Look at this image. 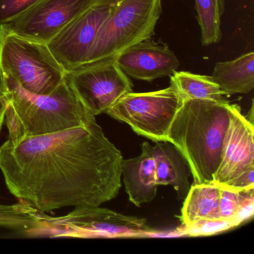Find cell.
I'll list each match as a JSON object with an SVG mask.
<instances>
[{
  "mask_svg": "<svg viewBox=\"0 0 254 254\" xmlns=\"http://www.w3.org/2000/svg\"><path fill=\"white\" fill-rule=\"evenodd\" d=\"M123 161L96 119L0 146V170L10 192L44 212L101 206L115 198Z\"/></svg>",
  "mask_w": 254,
  "mask_h": 254,
  "instance_id": "1",
  "label": "cell"
},
{
  "mask_svg": "<svg viewBox=\"0 0 254 254\" xmlns=\"http://www.w3.org/2000/svg\"><path fill=\"white\" fill-rule=\"evenodd\" d=\"M0 87L8 100L4 122L8 130L7 141L11 143L81 127L96 119L84 106L66 77L50 94L31 93L5 73H0Z\"/></svg>",
  "mask_w": 254,
  "mask_h": 254,
  "instance_id": "2",
  "label": "cell"
},
{
  "mask_svg": "<svg viewBox=\"0 0 254 254\" xmlns=\"http://www.w3.org/2000/svg\"><path fill=\"white\" fill-rule=\"evenodd\" d=\"M228 101L183 100L169 127L167 141L188 163L193 184H211L221 158L230 119Z\"/></svg>",
  "mask_w": 254,
  "mask_h": 254,
  "instance_id": "3",
  "label": "cell"
},
{
  "mask_svg": "<svg viewBox=\"0 0 254 254\" xmlns=\"http://www.w3.org/2000/svg\"><path fill=\"white\" fill-rule=\"evenodd\" d=\"M0 73L12 76L23 88L36 94L54 92L66 71L47 44L16 35L0 25Z\"/></svg>",
  "mask_w": 254,
  "mask_h": 254,
  "instance_id": "4",
  "label": "cell"
},
{
  "mask_svg": "<svg viewBox=\"0 0 254 254\" xmlns=\"http://www.w3.org/2000/svg\"><path fill=\"white\" fill-rule=\"evenodd\" d=\"M161 14L162 0H120L83 65L114 61L129 47L151 39Z\"/></svg>",
  "mask_w": 254,
  "mask_h": 254,
  "instance_id": "5",
  "label": "cell"
},
{
  "mask_svg": "<svg viewBox=\"0 0 254 254\" xmlns=\"http://www.w3.org/2000/svg\"><path fill=\"white\" fill-rule=\"evenodd\" d=\"M182 102V98L171 86L147 93L132 91L122 97L106 114L128 125L139 136L154 142H166Z\"/></svg>",
  "mask_w": 254,
  "mask_h": 254,
  "instance_id": "6",
  "label": "cell"
},
{
  "mask_svg": "<svg viewBox=\"0 0 254 254\" xmlns=\"http://www.w3.org/2000/svg\"><path fill=\"white\" fill-rule=\"evenodd\" d=\"M53 238H136L153 236L145 218L96 206L75 207L67 215H49Z\"/></svg>",
  "mask_w": 254,
  "mask_h": 254,
  "instance_id": "7",
  "label": "cell"
},
{
  "mask_svg": "<svg viewBox=\"0 0 254 254\" xmlns=\"http://www.w3.org/2000/svg\"><path fill=\"white\" fill-rule=\"evenodd\" d=\"M254 124L231 105L230 119L212 184L234 191L254 190Z\"/></svg>",
  "mask_w": 254,
  "mask_h": 254,
  "instance_id": "8",
  "label": "cell"
},
{
  "mask_svg": "<svg viewBox=\"0 0 254 254\" xmlns=\"http://www.w3.org/2000/svg\"><path fill=\"white\" fill-rule=\"evenodd\" d=\"M66 79L95 117L106 114L133 88L130 78L115 61L82 65L66 72Z\"/></svg>",
  "mask_w": 254,
  "mask_h": 254,
  "instance_id": "9",
  "label": "cell"
},
{
  "mask_svg": "<svg viewBox=\"0 0 254 254\" xmlns=\"http://www.w3.org/2000/svg\"><path fill=\"white\" fill-rule=\"evenodd\" d=\"M120 0H96L47 44L66 72L82 66L99 30Z\"/></svg>",
  "mask_w": 254,
  "mask_h": 254,
  "instance_id": "10",
  "label": "cell"
},
{
  "mask_svg": "<svg viewBox=\"0 0 254 254\" xmlns=\"http://www.w3.org/2000/svg\"><path fill=\"white\" fill-rule=\"evenodd\" d=\"M96 0H42L4 26L16 35L48 44Z\"/></svg>",
  "mask_w": 254,
  "mask_h": 254,
  "instance_id": "11",
  "label": "cell"
},
{
  "mask_svg": "<svg viewBox=\"0 0 254 254\" xmlns=\"http://www.w3.org/2000/svg\"><path fill=\"white\" fill-rule=\"evenodd\" d=\"M114 61L129 78L145 81L170 76L180 66L178 58L167 46L150 39L129 47Z\"/></svg>",
  "mask_w": 254,
  "mask_h": 254,
  "instance_id": "12",
  "label": "cell"
},
{
  "mask_svg": "<svg viewBox=\"0 0 254 254\" xmlns=\"http://www.w3.org/2000/svg\"><path fill=\"white\" fill-rule=\"evenodd\" d=\"M152 148L149 142H143L142 153L133 158L123 159L122 164V178L129 200L138 207L152 201L157 195L158 184Z\"/></svg>",
  "mask_w": 254,
  "mask_h": 254,
  "instance_id": "13",
  "label": "cell"
},
{
  "mask_svg": "<svg viewBox=\"0 0 254 254\" xmlns=\"http://www.w3.org/2000/svg\"><path fill=\"white\" fill-rule=\"evenodd\" d=\"M156 179L158 186H172L178 198L185 199L190 191V167L184 156L171 142H157L153 146Z\"/></svg>",
  "mask_w": 254,
  "mask_h": 254,
  "instance_id": "14",
  "label": "cell"
},
{
  "mask_svg": "<svg viewBox=\"0 0 254 254\" xmlns=\"http://www.w3.org/2000/svg\"><path fill=\"white\" fill-rule=\"evenodd\" d=\"M49 215L27 202L0 203V227L27 238H53Z\"/></svg>",
  "mask_w": 254,
  "mask_h": 254,
  "instance_id": "15",
  "label": "cell"
},
{
  "mask_svg": "<svg viewBox=\"0 0 254 254\" xmlns=\"http://www.w3.org/2000/svg\"><path fill=\"white\" fill-rule=\"evenodd\" d=\"M220 188L212 184H193L181 209L184 228L202 221H222L219 215Z\"/></svg>",
  "mask_w": 254,
  "mask_h": 254,
  "instance_id": "16",
  "label": "cell"
},
{
  "mask_svg": "<svg viewBox=\"0 0 254 254\" xmlns=\"http://www.w3.org/2000/svg\"><path fill=\"white\" fill-rule=\"evenodd\" d=\"M227 96L250 93L254 87V53L215 64L211 75Z\"/></svg>",
  "mask_w": 254,
  "mask_h": 254,
  "instance_id": "17",
  "label": "cell"
},
{
  "mask_svg": "<svg viewBox=\"0 0 254 254\" xmlns=\"http://www.w3.org/2000/svg\"><path fill=\"white\" fill-rule=\"evenodd\" d=\"M170 86L178 92L183 100L227 101V95L209 75L175 71L170 75Z\"/></svg>",
  "mask_w": 254,
  "mask_h": 254,
  "instance_id": "18",
  "label": "cell"
},
{
  "mask_svg": "<svg viewBox=\"0 0 254 254\" xmlns=\"http://www.w3.org/2000/svg\"><path fill=\"white\" fill-rule=\"evenodd\" d=\"M219 188V215L222 221L235 227L252 218L254 190L234 191L224 187Z\"/></svg>",
  "mask_w": 254,
  "mask_h": 254,
  "instance_id": "19",
  "label": "cell"
},
{
  "mask_svg": "<svg viewBox=\"0 0 254 254\" xmlns=\"http://www.w3.org/2000/svg\"><path fill=\"white\" fill-rule=\"evenodd\" d=\"M200 41L204 47L221 41V17L225 10L224 0H194Z\"/></svg>",
  "mask_w": 254,
  "mask_h": 254,
  "instance_id": "20",
  "label": "cell"
},
{
  "mask_svg": "<svg viewBox=\"0 0 254 254\" xmlns=\"http://www.w3.org/2000/svg\"><path fill=\"white\" fill-rule=\"evenodd\" d=\"M42 0H0V25L9 23Z\"/></svg>",
  "mask_w": 254,
  "mask_h": 254,
  "instance_id": "21",
  "label": "cell"
},
{
  "mask_svg": "<svg viewBox=\"0 0 254 254\" xmlns=\"http://www.w3.org/2000/svg\"><path fill=\"white\" fill-rule=\"evenodd\" d=\"M7 108H8V100L3 90L0 87V123H3L5 120Z\"/></svg>",
  "mask_w": 254,
  "mask_h": 254,
  "instance_id": "22",
  "label": "cell"
},
{
  "mask_svg": "<svg viewBox=\"0 0 254 254\" xmlns=\"http://www.w3.org/2000/svg\"><path fill=\"white\" fill-rule=\"evenodd\" d=\"M3 123H3H0V132H1V130H2V125H3Z\"/></svg>",
  "mask_w": 254,
  "mask_h": 254,
  "instance_id": "23",
  "label": "cell"
}]
</instances>
